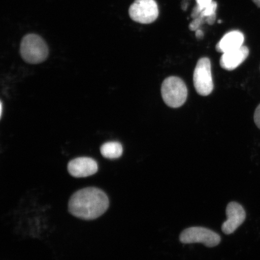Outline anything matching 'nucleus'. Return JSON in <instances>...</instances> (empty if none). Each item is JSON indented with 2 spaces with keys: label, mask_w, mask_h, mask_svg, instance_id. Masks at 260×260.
Instances as JSON below:
<instances>
[{
  "label": "nucleus",
  "mask_w": 260,
  "mask_h": 260,
  "mask_svg": "<svg viewBox=\"0 0 260 260\" xmlns=\"http://www.w3.org/2000/svg\"><path fill=\"white\" fill-rule=\"evenodd\" d=\"M253 119H254L256 125L257 126V127L260 129V105H259L255 109Z\"/></svg>",
  "instance_id": "13"
},
{
  "label": "nucleus",
  "mask_w": 260,
  "mask_h": 260,
  "mask_svg": "<svg viewBox=\"0 0 260 260\" xmlns=\"http://www.w3.org/2000/svg\"><path fill=\"white\" fill-rule=\"evenodd\" d=\"M252 2L260 8V0H252Z\"/></svg>",
  "instance_id": "15"
},
{
  "label": "nucleus",
  "mask_w": 260,
  "mask_h": 260,
  "mask_svg": "<svg viewBox=\"0 0 260 260\" xmlns=\"http://www.w3.org/2000/svg\"><path fill=\"white\" fill-rule=\"evenodd\" d=\"M2 112H3V105L2 103H1V115H2Z\"/></svg>",
  "instance_id": "16"
},
{
  "label": "nucleus",
  "mask_w": 260,
  "mask_h": 260,
  "mask_svg": "<svg viewBox=\"0 0 260 260\" xmlns=\"http://www.w3.org/2000/svg\"><path fill=\"white\" fill-rule=\"evenodd\" d=\"M162 100L166 105L172 108L183 106L187 98L186 84L180 78L170 77L162 83L161 89Z\"/></svg>",
  "instance_id": "3"
},
{
  "label": "nucleus",
  "mask_w": 260,
  "mask_h": 260,
  "mask_svg": "<svg viewBox=\"0 0 260 260\" xmlns=\"http://www.w3.org/2000/svg\"><path fill=\"white\" fill-rule=\"evenodd\" d=\"M180 240L184 244L201 243L209 248L219 245L220 237L213 231L203 227H191L183 231Z\"/></svg>",
  "instance_id": "6"
},
{
  "label": "nucleus",
  "mask_w": 260,
  "mask_h": 260,
  "mask_svg": "<svg viewBox=\"0 0 260 260\" xmlns=\"http://www.w3.org/2000/svg\"><path fill=\"white\" fill-rule=\"evenodd\" d=\"M193 84L199 95L208 96L213 90L211 61L209 58L203 57L198 60L193 73Z\"/></svg>",
  "instance_id": "4"
},
{
  "label": "nucleus",
  "mask_w": 260,
  "mask_h": 260,
  "mask_svg": "<svg viewBox=\"0 0 260 260\" xmlns=\"http://www.w3.org/2000/svg\"><path fill=\"white\" fill-rule=\"evenodd\" d=\"M109 206V198L105 191L96 187H87L73 194L68 210L77 218L93 220L103 215Z\"/></svg>",
  "instance_id": "1"
},
{
  "label": "nucleus",
  "mask_w": 260,
  "mask_h": 260,
  "mask_svg": "<svg viewBox=\"0 0 260 260\" xmlns=\"http://www.w3.org/2000/svg\"><path fill=\"white\" fill-rule=\"evenodd\" d=\"M158 14L155 0H135L129 8V17L140 24L152 23L157 19Z\"/></svg>",
  "instance_id": "5"
},
{
  "label": "nucleus",
  "mask_w": 260,
  "mask_h": 260,
  "mask_svg": "<svg viewBox=\"0 0 260 260\" xmlns=\"http://www.w3.org/2000/svg\"><path fill=\"white\" fill-rule=\"evenodd\" d=\"M248 47L243 46L237 50L223 53L220 59V64L223 69L233 71L240 66L248 57Z\"/></svg>",
  "instance_id": "9"
},
{
  "label": "nucleus",
  "mask_w": 260,
  "mask_h": 260,
  "mask_svg": "<svg viewBox=\"0 0 260 260\" xmlns=\"http://www.w3.org/2000/svg\"><path fill=\"white\" fill-rule=\"evenodd\" d=\"M98 164L95 160L89 157H79L70 161L68 170L73 177L84 178L95 174L98 171Z\"/></svg>",
  "instance_id": "8"
},
{
  "label": "nucleus",
  "mask_w": 260,
  "mask_h": 260,
  "mask_svg": "<svg viewBox=\"0 0 260 260\" xmlns=\"http://www.w3.org/2000/svg\"><path fill=\"white\" fill-rule=\"evenodd\" d=\"M195 35H196V37L198 39H201L203 38L204 37V32L201 29H198L196 31H195Z\"/></svg>",
  "instance_id": "14"
},
{
  "label": "nucleus",
  "mask_w": 260,
  "mask_h": 260,
  "mask_svg": "<svg viewBox=\"0 0 260 260\" xmlns=\"http://www.w3.org/2000/svg\"><path fill=\"white\" fill-rule=\"evenodd\" d=\"M245 37L241 31L233 30L227 32L217 44L216 50L219 53H225L227 52L237 50L243 46Z\"/></svg>",
  "instance_id": "10"
},
{
  "label": "nucleus",
  "mask_w": 260,
  "mask_h": 260,
  "mask_svg": "<svg viewBox=\"0 0 260 260\" xmlns=\"http://www.w3.org/2000/svg\"><path fill=\"white\" fill-rule=\"evenodd\" d=\"M104 157L108 159L118 158L122 154V146L118 142H109L104 144L100 148Z\"/></svg>",
  "instance_id": "11"
},
{
  "label": "nucleus",
  "mask_w": 260,
  "mask_h": 260,
  "mask_svg": "<svg viewBox=\"0 0 260 260\" xmlns=\"http://www.w3.org/2000/svg\"><path fill=\"white\" fill-rule=\"evenodd\" d=\"M226 214L227 220L222 224V230L225 235H229L245 222L246 214L241 205L236 202H232L228 205Z\"/></svg>",
  "instance_id": "7"
},
{
  "label": "nucleus",
  "mask_w": 260,
  "mask_h": 260,
  "mask_svg": "<svg viewBox=\"0 0 260 260\" xmlns=\"http://www.w3.org/2000/svg\"><path fill=\"white\" fill-rule=\"evenodd\" d=\"M213 0H196L197 6L193 8L191 14V18H197L204 10L209 8L212 4Z\"/></svg>",
  "instance_id": "12"
},
{
  "label": "nucleus",
  "mask_w": 260,
  "mask_h": 260,
  "mask_svg": "<svg viewBox=\"0 0 260 260\" xmlns=\"http://www.w3.org/2000/svg\"><path fill=\"white\" fill-rule=\"evenodd\" d=\"M20 53L26 62L39 64L43 62L48 56V48L46 42L40 36L28 34L22 38Z\"/></svg>",
  "instance_id": "2"
}]
</instances>
